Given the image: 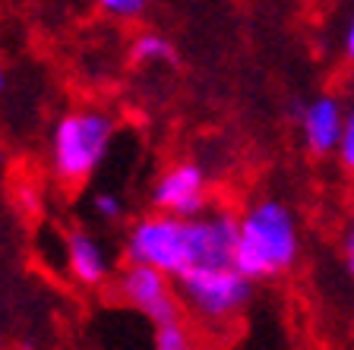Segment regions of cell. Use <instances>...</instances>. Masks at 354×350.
<instances>
[{
	"mask_svg": "<svg viewBox=\"0 0 354 350\" xmlns=\"http://www.w3.org/2000/svg\"><path fill=\"white\" fill-rule=\"evenodd\" d=\"M180 278V287L190 297V303L199 313L221 319L231 315L250 300V278L241 275L234 265H218V269H190Z\"/></svg>",
	"mask_w": 354,
	"mask_h": 350,
	"instance_id": "cell-4",
	"label": "cell"
},
{
	"mask_svg": "<svg viewBox=\"0 0 354 350\" xmlns=\"http://www.w3.org/2000/svg\"><path fill=\"white\" fill-rule=\"evenodd\" d=\"M203 199H206V177L196 164H177L174 171H168L155 183L152 193L155 208H162L168 215H180V218L196 215L203 208Z\"/></svg>",
	"mask_w": 354,
	"mask_h": 350,
	"instance_id": "cell-6",
	"label": "cell"
},
{
	"mask_svg": "<svg viewBox=\"0 0 354 350\" xmlns=\"http://www.w3.org/2000/svg\"><path fill=\"white\" fill-rule=\"evenodd\" d=\"M95 212L104 215V218H118V215L124 212V205H120V199L114 196V193H98L95 196Z\"/></svg>",
	"mask_w": 354,
	"mask_h": 350,
	"instance_id": "cell-13",
	"label": "cell"
},
{
	"mask_svg": "<svg viewBox=\"0 0 354 350\" xmlns=\"http://www.w3.org/2000/svg\"><path fill=\"white\" fill-rule=\"evenodd\" d=\"M187 344L190 341H187V331L180 329V319L155 325V347L158 350H184Z\"/></svg>",
	"mask_w": 354,
	"mask_h": 350,
	"instance_id": "cell-10",
	"label": "cell"
},
{
	"mask_svg": "<svg viewBox=\"0 0 354 350\" xmlns=\"http://www.w3.org/2000/svg\"><path fill=\"white\" fill-rule=\"evenodd\" d=\"M114 124L111 117L98 114V110H80V114L64 117L54 130L51 142V158L54 171L64 180H82L102 164L104 152H108Z\"/></svg>",
	"mask_w": 354,
	"mask_h": 350,
	"instance_id": "cell-3",
	"label": "cell"
},
{
	"mask_svg": "<svg viewBox=\"0 0 354 350\" xmlns=\"http://www.w3.org/2000/svg\"><path fill=\"white\" fill-rule=\"evenodd\" d=\"M297 259V227L285 205L263 202L237 221L234 265L241 275L269 278L285 271Z\"/></svg>",
	"mask_w": 354,
	"mask_h": 350,
	"instance_id": "cell-2",
	"label": "cell"
},
{
	"mask_svg": "<svg viewBox=\"0 0 354 350\" xmlns=\"http://www.w3.org/2000/svg\"><path fill=\"white\" fill-rule=\"evenodd\" d=\"M124 297L130 300L136 309L149 315L155 325H165V322H177V303L168 291V281H165V271H158L155 265L146 262H133V269L124 275Z\"/></svg>",
	"mask_w": 354,
	"mask_h": 350,
	"instance_id": "cell-5",
	"label": "cell"
},
{
	"mask_svg": "<svg viewBox=\"0 0 354 350\" xmlns=\"http://www.w3.org/2000/svg\"><path fill=\"white\" fill-rule=\"evenodd\" d=\"M339 155L345 161L348 168L354 171V108L351 114L345 117V124H342V139H339Z\"/></svg>",
	"mask_w": 354,
	"mask_h": 350,
	"instance_id": "cell-11",
	"label": "cell"
},
{
	"mask_svg": "<svg viewBox=\"0 0 354 350\" xmlns=\"http://www.w3.org/2000/svg\"><path fill=\"white\" fill-rule=\"evenodd\" d=\"M0 88H3V73H0Z\"/></svg>",
	"mask_w": 354,
	"mask_h": 350,
	"instance_id": "cell-16",
	"label": "cell"
},
{
	"mask_svg": "<svg viewBox=\"0 0 354 350\" xmlns=\"http://www.w3.org/2000/svg\"><path fill=\"white\" fill-rule=\"evenodd\" d=\"M348 269L354 271V224H351V233H348Z\"/></svg>",
	"mask_w": 354,
	"mask_h": 350,
	"instance_id": "cell-15",
	"label": "cell"
},
{
	"mask_svg": "<svg viewBox=\"0 0 354 350\" xmlns=\"http://www.w3.org/2000/svg\"><path fill=\"white\" fill-rule=\"evenodd\" d=\"M237 221L228 215L190 221L180 215H155L133 227L127 253L133 262L155 265L165 275H184L190 269H218L234 259Z\"/></svg>",
	"mask_w": 354,
	"mask_h": 350,
	"instance_id": "cell-1",
	"label": "cell"
},
{
	"mask_svg": "<svg viewBox=\"0 0 354 350\" xmlns=\"http://www.w3.org/2000/svg\"><path fill=\"white\" fill-rule=\"evenodd\" d=\"M133 57L136 60H171L174 48L162 35H140L133 41Z\"/></svg>",
	"mask_w": 354,
	"mask_h": 350,
	"instance_id": "cell-9",
	"label": "cell"
},
{
	"mask_svg": "<svg viewBox=\"0 0 354 350\" xmlns=\"http://www.w3.org/2000/svg\"><path fill=\"white\" fill-rule=\"evenodd\" d=\"M149 0H98V7H104L114 16H136Z\"/></svg>",
	"mask_w": 354,
	"mask_h": 350,
	"instance_id": "cell-12",
	"label": "cell"
},
{
	"mask_svg": "<svg viewBox=\"0 0 354 350\" xmlns=\"http://www.w3.org/2000/svg\"><path fill=\"white\" fill-rule=\"evenodd\" d=\"M345 51H348V57H354V16H351L348 32H345Z\"/></svg>",
	"mask_w": 354,
	"mask_h": 350,
	"instance_id": "cell-14",
	"label": "cell"
},
{
	"mask_svg": "<svg viewBox=\"0 0 354 350\" xmlns=\"http://www.w3.org/2000/svg\"><path fill=\"white\" fill-rule=\"evenodd\" d=\"M342 124L345 117L339 110V101L332 98H319V101L307 104L301 114V126H304V139L313 152H332L339 148L342 139Z\"/></svg>",
	"mask_w": 354,
	"mask_h": 350,
	"instance_id": "cell-7",
	"label": "cell"
},
{
	"mask_svg": "<svg viewBox=\"0 0 354 350\" xmlns=\"http://www.w3.org/2000/svg\"><path fill=\"white\" fill-rule=\"evenodd\" d=\"M66 255H70V271L80 278L82 284H102L104 275H108V262H104V253L92 237L86 233H73L70 243H66Z\"/></svg>",
	"mask_w": 354,
	"mask_h": 350,
	"instance_id": "cell-8",
	"label": "cell"
}]
</instances>
